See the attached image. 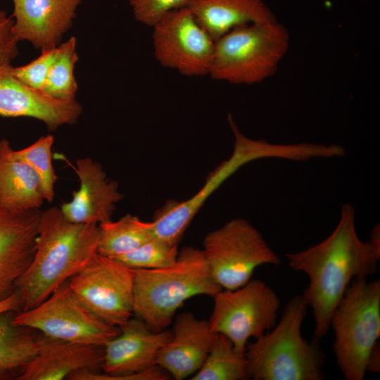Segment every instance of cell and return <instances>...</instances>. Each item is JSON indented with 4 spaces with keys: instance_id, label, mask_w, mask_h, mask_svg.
Masks as SVG:
<instances>
[{
    "instance_id": "obj_1",
    "label": "cell",
    "mask_w": 380,
    "mask_h": 380,
    "mask_svg": "<svg viewBox=\"0 0 380 380\" xmlns=\"http://www.w3.org/2000/svg\"><path fill=\"white\" fill-rule=\"evenodd\" d=\"M289 267L305 273L309 284L301 297L311 307L314 340L328 332L332 313L351 282L375 274L380 259V229L376 224L370 238L362 241L355 228V209L345 203L333 232L322 242L303 251L285 254Z\"/></svg>"
},
{
    "instance_id": "obj_2",
    "label": "cell",
    "mask_w": 380,
    "mask_h": 380,
    "mask_svg": "<svg viewBox=\"0 0 380 380\" xmlns=\"http://www.w3.org/2000/svg\"><path fill=\"white\" fill-rule=\"evenodd\" d=\"M96 224L75 223L58 207L42 212L34 257L15 291L25 311L46 300L99 253Z\"/></svg>"
},
{
    "instance_id": "obj_3",
    "label": "cell",
    "mask_w": 380,
    "mask_h": 380,
    "mask_svg": "<svg viewBox=\"0 0 380 380\" xmlns=\"http://www.w3.org/2000/svg\"><path fill=\"white\" fill-rule=\"evenodd\" d=\"M222 289L214 281L203 251L185 246L171 265L134 270L133 315L153 331L165 329L185 301L213 297Z\"/></svg>"
},
{
    "instance_id": "obj_4",
    "label": "cell",
    "mask_w": 380,
    "mask_h": 380,
    "mask_svg": "<svg viewBox=\"0 0 380 380\" xmlns=\"http://www.w3.org/2000/svg\"><path fill=\"white\" fill-rule=\"evenodd\" d=\"M307 305L295 296L285 305L279 322L244 353L249 379L253 380H322L324 356L314 340L307 341L301 326Z\"/></svg>"
},
{
    "instance_id": "obj_5",
    "label": "cell",
    "mask_w": 380,
    "mask_h": 380,
    "mask_svg": "<svg viewBox=\"0 0 380 380\" xmlns=\"http://www.w3.org/2000/svg\"><path fill=\"white\" fill-rule=\"evenodd\" d=\"M329 327L334 331V353L347 380H362L367 372H379L380 281L353 280L334 310Z\"/></svg>"
},
{
    "instance_id": "obj_6",
    "label": "cell",
    "mask_w": 380,
    "mask_h": 380,
    "mask_svg": "<svg viewBox=\"0 0 380 380\" xmlns=\"http://www.w3.org/2000/svg\"><path fill=\"white\" fill-rule=\"evenodd\" d=\"M227 120L234 137L232 156L209 175L203 187L194 196L184 201L169 200L156 211L151 221L153 237L178 246L208 198L244 165L266 158L302 161L308 156V147L304 143L274 144L263 139H251L240 131L231 114Z\"/></svg>"
},
{
    "instance_id": "obj_7",
    "label": "cell",
    "mask_w": 380,
    "mask_h": 380,
    "mask_svg": "<svg viewBox=\"0 0 380 380\" xmlns=\"http://www.w3.org/2000/svg\"><path fill=\"white\" fill-rule=\"evenodd\" d=\"M289 40L277 19L234 29L215 41L208 75L234 84L260 83L277 71Z\"/></svg>"
},
{
    "instance_id": "obj_8",
    "label": "cell",
    "mask_w": 380,
    "mask_h": 380,
    "mask_svg": "<svg viewBox=\"0 0 380 380\" xmlns=\"http://www.w3.org/2000/svg\"><path fill=\"white\" fill-rule=\"evenodd\" d=\"M202 251L214 281L222 289H236L252 279L258 267L280 263L260 232L243 218L232 219L208 232Z\"/></svg>"
},
{
    "instance_id": "obj_9",
    "label": "cell",
    "mask_w": 380,
    "mask_h": 380,
    "mask_svg": "<svg viewBox=\"0 0 380 380\" xmlns=\"http://www.w3.org/2000/svg\"><path fill=\"white\" fill-rule=\"evenodd\" d=\"M213 298L210 327L229 338L240 354L244 355L250 338L260 337L277 322L280 299L260 279H251L234 290L222 289Z\"/></svg>"
},
{
    "instance_id": "obj_10",
    "label": "cell",
    "mask_w": 380,
    "mask_h": 380,
    "mask_svg": "<svg viewBox=\"0 0 380 380\" xmlns=\"http://www.w3.org/2000/svg\"><path fill=\"white\" fill-rule=\"evenodd\" d=\"M12 322L51 339L103 346L120 331L91 312L67 281L40 304L13 316Z\"/></svg>"
},
{
    "instance_id": "obj_11",
    "label": "cell",
    "mask_w": 380,
    "mask_h": 380,
    "mask_svg": "<svg viewBox=\"0 0 380 380\" xmlns=\"http://www.w3.org/2000/svg\"><path fill=\"white\" fill-rule=\"evenodd\" d=\"M77 298L95 315L120 327L133 315L134 270L98 253L68 282Z\"/></svg>"
},
{
    "instance_id": "obj_12",
    "label": "cell",
    "mask_w": 380,
    "mask_h": 380,
    "mask_svg": "<svg viewBox=\"0 0 380 380\" xmlns=\"http://www.w3.org/2000/svg\"><path fill=\"white\" fill-rule=\"evenodd\" d=\"M153 27L154 53L161 65L188 77L209 74L215 41L188 7L169 12Z\"/></svg>"
},
{
    "instance_id": "obj_13",
    "label": "cell",
    "mask_w": 380,
    "mask_h": 380,
    "mask_svg": "<svg viewBox=\"0 0 380 380\" xmlns=\"http://www.w3.org/2000/svg\"><path fill=\"white\" fill-rule=\"evenodd\" d=\"M119 333L103 346V373L84 370L70 380H122L155 365L161 348L171 337V330L153 331L144 321L129 318Z\"/></svg>"
},
{
    "instance_id": "obj_14",
    "label": "cell",
    "mask_w": 380,
    "mask_h": 380,
    "mask_svg": "<svg viewBox=\"0 0 380 380\" xmlns=\"http://www.w3.org/2000/svg\"><path fill=\"white\" fill-rule=\"evenodd\" d=\"M41 213L0 205V300L15 291L34 257Z\"/></svg>"
},
{
    "instance_id": "obj_15",
    "label": "cell",
    "mask_w": 380,
    "mask_h": 380,
    "mask_svg": "<svg viewBox=\"0 0 380 380\" xmlns=\"http://www.w3.org/2000/svg\"><path fill=\"white\" fill-rule=\"evenodd\" d=\"M11 67L0 66L1 116L32 118L43 122L51 131L77 121L82 107L76 99H56L33 89L17 79Z\"/></svg>"
},
{
    "instance_id": "obj_16",
    "label": "cell",
    "mask_w": 380,
    "mask_h": 380,
    "mask_svg": "<svg viewBox=\"0 0 380 380\" xmlns=\"http://www.w3.org/2000/svg\"><path fill=\"white\" fill-rule=\"evenodd\" d=\"M13 32L41 51L59 46L82 0H11Z\"/></svg>"
},
{
    "instance_id": "obj_17",
    "label": "cell",
    "mask_w": 380,
    "mask_h": 380,
    "mask_svg": "<svg viewBox=\"0 0 380 380\" xmlns=\"http://www.w3.org/2000/svg\"><path fill=\"white\" fill-rule=\"evenodd\" d=\"M172 335L161 348L156 364L175 380L191 377L203 364L217 334L208 320L191 312L177 315Z\"/></svg>"
},
{
    "instance_id": "obj_18",
    "label": "cell",
    "mask_w": 380,
    "mask_h": 380,
    "mask_svg": "<svg viewBox=\"0 0 380 380\" xmlns=\"http://www.w3.org/2000/svg\"><path fill=\"white\" fill-rule=\"evenodd\" d=\"M72 167L80 188L61 205L64 217L72 222L98 225L110 220L116 203L123 198L117 182L108 179L102 166L90 158L77 159Z\"/></svg>"
},
{
    "instance_id": "obj_19",
    "label": "cell",
    "mask_w": 380,
    "mask_h": 380,
    "mask_svg": "<svg viewBox=\"0 0 380 380\" xmlns=\"http://www.w3.org/2000/svg\"><path fill=\"white\" fill-rule=\"evenodd\" d=\"M103 346L48 338L21 368L17 380H61L84 370L101 368Z\"/></svg>"
},
{
    "instance_id": "obj_20",
    "label": "cell",
    "mask_w": 380,
    "mask_h": 380,
    "mask_svg": "<svg viewBox=\"0 0 380 380\" xmlns=\"http://www.w3.org/2000/svg\"><path fill=\"white\" fill-rule=\"evenodd\" d=\"M188 8L215 41L237 27L276 20L263 0H191Z\"/></svg>"
},
{
    "instance_id": "obj_21",
    "label": "cell",
    "mask_w": 380,
    "mask_h": 380,
    "mask_svg": "<svg viewBox=\"0 0 380 380\" xmlns=\"http://www.w3.org/2000/svg\"><path fill=\"white\" fill-rule=\"evenodd\" d=\"M9 141L0 140V205L17 210L39 209L45 201L39 177L15 157Z\"/></svg>"
},
{
    "instance_id": "obj_22",
    "label": "cell",
    "mask_w": 380,
    "mask_h": 380,
    "mask_svg": "<svg viewBox=\"0 0 380 380\" xmlns=\"http://www.w3.org/2000/svg\"><path fill=\"white\" fill-rule=\"evenodd\" d=\"M10 312L0 315V374L23 367L41 350L48 337L12 322Z\"/></svg>"
},
{
    "instance_id": "obj_23",
    "label": "cell",
    "mask_w": 380,
    "mask_h": 380,
    "mask_svg": "<svg viewBox=\"0 0 380 380\" xmlns=\"http://www.w3.org/2000/svg\"><path fill=\"white\" fill-rule=\"evenodd\" d=\"M99 253L110 258L126 254L151 239V222L127 214L117 221L100 224Z\"/></svg>"
},
{
    "instance_id": "obj_24",
    "label": "cell",
    "mask_w": 380,
    "mask_h": 380,
    "mask_svg": "<svg viewBox=\"0 0 380 380\" xmlns=\"http://www.w3.org/2000/svg\"><path fill=\"white\" fill-rule=\"evenodd\" d=\"M245 355L236 351L232 343L217 334L212 347L201 368L191 380L248 379Z\"/></svg>"
},
{
    "instance_id": "obj_25",
    "label": "cell",
    "mask_w": 380,
    "mask_h": 380,
    "mask_svg": "<svg viewBox=\"0 0 380 380\" xmlns=\"http://www.w3.org/2000/svg\"><path fill=\"white\" fill-rule=\"evenodd\" d=\"M77 39L70 37L58 46V54L53 63L41 91L60 100H75L78 86L74 68L78 60Z\"/></svg>"
},
{
    "instance_id": "obj_26",
    "label": "cell",
    "mask_w": 380,
    "mask_h": 380,
    "mask_svg": "<svg viewBox=\"0 0 380 380\" xmlns=\"http://www.w3.org/2000/svg\"><path fill=\"white\" fill-rule=\"evenodd\" d=\"M54 137L51 134L41 137L34 143L20 150H13L15 157L25 161L37 175L45 201L52 202L55 196L54 186L58 177L52 164V146Z\"/></svg>"
},
{
    "instance_id": "obj_27",
    "label": "cell",
    "mask_w": 380,
    "mask_h": 380,
    "mask_svg": "<svg viewBox=\"0 0 380 380\" xmlns=\"http://www.w3.org/2000/svg\"><path fill=\"white\" fill-rule=\"evenodd\" d=\"M178 252L177 246L152 237L136 249L115 259L132 270L158 269L172 265Z\"/></svg>"
},
{
    "instance_id": "obj_28",
    "label": "cell",
    "mask_w": 380,
    "mask_h": 380,
    "mask_svg": "<svg viewBox=\"0 0 380 380\" xmlns=\"http://www.w3.org/2000/svg\"><path fill=\"white\" fill-rule=\"evenodd\" d=\"M191 0H128L135 19L153 27L169 12L188 7Z\"/></svg>"
},
{
    "instance_id": "obj_29",
    "label": "cell",
    "mask_w": 380,
    "mask_h": 380,
    "mask_svg": "<svg viewBox=\"0 0 380 380\" xmlns=\"http://www.w3.org/2000/svg\"><path fill=\"white\" fill-rule=\"evenodd\" d=\"M58 54V46L42 51L37 58L20 67H11L13 75L27 86L40 90Z\"/></svg>"
},
{
    "instance_id": "obj_30",
    "label": "cell",
    "mask_w": 380,
    "mask_h": 380,
    "mask_svg": "<svg viewBox=\"0 0 380 380\" xmlns=\"http://www.w3.org/2000/svg\"><path fill=\"white\" fill-rule=\"evenodd\" d=\"M13 20L0 9V66L11 65L18 55L20 42L13 32Z\"/></svg>"
},
{
    "instance_id": "obj_31",
    "label": "cell",
    "mask_w": 380,
    "mask_h": 380,
    "mask_svg": "<svg viewBox=\"0 0 380 380\" xmlns=\"http://www.w3.org/2000/svg\"><path fill=\"white\" fill-rule=\"evenodd\" d=\"M19 308H20V298L15 291L0 300V315L13 312Z\"/></svg>"
}]
</instances>
